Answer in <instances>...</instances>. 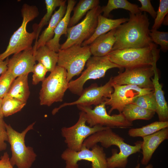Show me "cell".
<instances>
[{
    "label": "cell",
    "instance_id": "cell-42",
    "mask_svg": "<svg viewBox=\"0 0 168 168\" xmlns=\"http://www.w3.org/2000/svg\"></svg>",
    "mask_w": 168,
    "mask_h": 168
},
{
    "label": "cell",
    "instance_id": "cell-6",
    "mask_svg": "<svg viewBox=\"0 0 168 168\" xmlns=\"http://www.w3.org/2000/svg\"><path fill=\"white\" fill-rule=\"evenodd\" d=\"M57 66L65 69L67 81L69 82L73 77L78 76L84 69L86 62L91 55L89 45H75L58 52Z\"/></svg>",
    "mask_w": 168,
    "mask_h": 168
},
{
    "label": "cell",
    "instance_id": "cell-14",
    "mask_svg": "<svg viewBox=\"0 0 168 168\" xmlns=\"http://www.w3.org/2000/svg\"><path fill=\"white\" fill-rule=\"evenodd\" d=\"M154 74L152 65H145L125 69L113 77L114 83L119 85H132L143 89L153 90L151 80Z\"/></svg>",
    "mask_w": 168,
    "mask_h": 168
},
{
    "label": "cell",
    "instance_id": "cell-41",
    "mask_svg": "<svg viewBox=\"0 0 168 168\" xmlns=\"http://www.w3.org/2000/svg\"><path fill=\"white\" fill-rule=\"evenodd\" d=\"M168 14L165 17L163 22L162 24L165 26L168 25Z\"/></svg>",
    "mask_w": 168,
    "mask_h": 168
},
{
    "label": "cell",
    "instance_id": "cell-31",
    "mask_svg": "<svg viewBox=\"0 0 168 168\" xmlns=\"http://www.w3.org/2000/svg\"><path fill=\"white\" fill-rule=\"evenodd\" d=\"M150 36L152 42L159 45L161 49L164 52L168 49V32L160 31L157 30H150Z\"/></svg>",
    "mask_w": 168,
    "mask_h": 168
},
{
    "label": "cell",
    "instance_id": "cell-35",
    "mask_svg": "<svg viewBox=\"0 0 168 168\" xmlns=\"http://www.w3.org/2000/svg\"><path fill=\"white\" fill-rule=\"evenodd\" d=\"M6 124L3 119H0V152L6 149L7 145L6 142H8Z\"/></svg>",
    "mask_w": 168,
    "mask_h": 168
},
{
    "label": "cell",
    "instance_id": "cell-15",
    "mask_svg": "<svg viewBox=\"0 0 168 168\" xmlns=\"http://www.w3.org/2000/svg\"><path fill=\"white\" fill-rule=\"evenodd\" d=\"M35 64L32 48L14 54L9 59L7 70L16 78L32 72Z\"/></svg>",
    "mask_w": 168,
    "mask_h": 168
},
{
    "label": "cell",
    "instance_id": "cell-8",
    "mask_svg": "<svg viewBox=\"0 0 168 168\" xmlns=\"http://www.w3.org/2000/svg\"><path fill=\"white\" fill-rule=\"evenodd\" d=\"M101 7L99 5L89 11L84 19L79 23L69 27L67 30V39L60 45L63 49L75 45H81L93 35L97 27L99 16L102 13Z\"/></svg>",
    "mask_w": 168,
    "mask_h": 168
},
{
    "label": "cell",
    "instance_id": "cell-25",
    "mask_svg": "<svg viewBox=\"0 0 168 168\" xmlns=\"http://www.w3.org/2000/svg\"><path fill=\"white\" fill-rule=\"evenodd\" d=\"M99 0H80L74 7L73 13L70 18L68 27L76 25L90 10L99 5Z\"/></svg>",
    "mask_w": 168,
    "mask_h": 168
},
{
    "label": "cell",
    "instance_id": "cell-4",
    "mask_svg": "<svg viewBox=\"0 0 168 168\" xmlns=\"http://www.w3.org/2000/svg\"><path fill=\"white\" fill-rule=\"evenodd\" d=\"M35 122L29 125L21 132L14 130L10 124H6L8 142L11 146L12 156L10 158L11 165L17 168H30L35 160L36 154L33 148L26 146L25 137L27 132L33 129Z\"/></svg>",
    "mask_w": 168,
    "mask_h": 168
},
{
    "label": "cell",
    "instance_id": "cell-36",
    "mask_svg": "<svg viewBox=\"0 0 168 168\" xmlns=\"http://www.w3.org/2000/svg\"><path fill=\"white\" fill-rule=\"evenodd\" d=\"M141 6L138 7L140 12H148L154 19H155L156 15V12L152 6L150 0H138Z\"/></svg>",
    "mask_w": 168,
    "mask_h": 168
},
{
    "label": "cell",
    "instance_id": "cell-17",
    "mask_svg": "<svg viewBox=\"0 0 168 168\" xmlns=\"http://www.w3.org/2000/svg\"><path fill=\"white\" fill-rule=\"evenodd\" d=\"M157 60L154 61L152 66L154 71L153 77L151 79L153 87V93L156 103V111L160 121H168V105L166 100L162 86L159 82V76L156 67Z\"/></svg>",
    "mask_w": 168,
    "mask_h": 168
},
{
    "label": "cell",
    "instance_id": "cell-38",
    "mask_svg": "<svg viewBox=\"0 0 168 168\" xmlns=\"http://www.w3.org/2000/svg\"><path fill=\"white\" fill-rule=\"evenodd\" d=\"M9 59L8 57L5 60H0V76L7 70Z\"/></svg>",
    "mask_w": 168,
    "mask_h": 168
},
{
    "label": "cell",
    "instance_id": "cell-32",
    "mask_svg": "<svg viewBox=\"0 0 168 168\" xmlns=\"http://www.w3.org/2000/svg\"><path fill=\"white\" fill-rule=\"evenodd\" d=\"M168 13V0H160L156 15L151 30H157L161 27L165 16Z\"/></svg>",
    "mask_w": 168,
    "mask_h": 168
},
{
    "label": "cell",
    "instance_id": "cell-28",
    "mask_svg": "<svg viewBox=\"0 0 168 168\" xmlns=\"http://www.w3.org/2000/svg\"><path fill=\"white\" fill-rule=\"evenodd\" d=\"M168 127V121H155L142 127L129 130L128 134L132 137L142 138L154 133Z\"/></svg>",
    "mask_w": 168,
    "mask_h": 168
},
{
    "label": "cell",
    "instance_id": "cell-21",
    "mask_svg": "<svg viewBox=\"0 0 168 168\" xmlns=\"http://www.w3.org/2000/svg\"><path fill=\"white\" fill-rule=\"evenodd\" d=\"M128 20V18H122L114 19L108 18L101 14L98 17L97 25L93 34L89 39L84 41L81 45H89L98 36L113 29H116Z\"/></svg>",
    "mask_w": 168,
    "mask_h": 168
},
{
    "label": "cell",
    "instance_id": "cell-7",
    "mask_svg": "<svg viewBox=\"0 0 168 168\" xmlns=\"http://www.w3.org/2000/svg\"><path fill=\"white\" fill-rule=\"evenodd\" d=\"M85 65L86 68L80 76L68 83V89L72 93L79 96L84 89V85L88 80L103 77L109 69L114 68L121 69L118 65L112 62L107 56H93L88 59Z\"/></svg>",
    "mask_w": 168,
    "mask_h": 168
},
{
    "label": "cell",
    "instance_id": "cell-34",
    "mask_svg": "<svg viewBox=\"0 0 168 168\" xmlns=\"http://www.w3.org/2000/svg\"><path fill=\"white\" fill-rule=\"evenodd\" d=\"M48 72L45 67L42 64L38 63L35 64L33 68L32 72V83L36 85L40 82H42L45 79V75Z\"/></svg>",
    "mask_w": 168,
    "mask_h": 168
},
{
    "label": "cell",
    "instance_id": "cell-1",
    "mask_svg": "<svg viewBox=\"0 0 168 168\" xmlns=\"http://www.w3.org/2000/svg\"><path fill=\"white\" fill-rule=\"evenodd\" d=\"M149 25L146 12L130 13L128 20L116 28L112 51L142 48L152 45L154 43L150 36Z\"/></svg>",
    "mask_w": 168,
    "mask_h": 168
},
{
    "label": "cell",
    "instance_id": "cell-11",
    "mask_svg": "<svg viewBox=\"0 0 168 168\" xmlns=\"http://www.w3.org/2000/svg\"><path fill=\"white\" fill-rule=\"evenodd\" d=\"M91 148L83 145L79 151L67 148L61 155L65 161L64 168H79L77 162L82 160L91 162V168H107V158L103 147L96 144Z\"/></svg>",
    "mask_w": 168,
    "mask_h": 168
},
{
    "label": "cell",
    "instance_id": "cell-29",
    "mask_svg": "<svg viewBox=\"0 0 168 168\" xmlns=\"http://www.w3.org/2000/svg\"><path fill=\"white\" fill-rule=\"evenodd\" d=\"M26 103L17 99L5 96L2 99V110L5 117L12 115L20 111Z\"/></svg>",
    "mask_w": 168,
    "mask_h": 168
},
{
    "label": "cell",
    "instance_id": "cell-39",
    "mask_svg": "<svg viewBox=\"0 0 168 168\" xmlns=\"http://www.w3.org/2000/svg\"><path fill=\"white\" fill-rule=\"evenodd\" d=\"M140 163H138L136 166L135 168H140ZM144 168H154L153 165L152 164H149Z\"/></svg>",
    "mask_w": 168,
    "mask_h": 168
},
{
    "label": "cell",
    "instance_id": "cell-9",
    "mask_svg": "<svg viewBox=\"0 0 168 168\" xmlns=\"http://www.w3.org/2000/svg\"><path fill=\"white\" fill-rule=\"evenodd\" d=\"M86 121L85 113L81 111L78 120L75 124L61 128V135L65 139L68 148L75 151H80L84 141L88 137L97 132L110 128L98 125L90 127L86 124Z\"/></svg>",
    "mask_w": 168,
    "mask_h": 168
},
{
    "label": "cell",
    "instance_id": "cell-26",
    "mask_svg": "<svg viewBox=\"0 0 168 168\" xmlns=\"http://www.w3.org/2000/svg\"><path fill=\"white\" fill-rule=\"evenodd\" d=\"M138 6L132 3L127 0H109L106 6L101 7L103 16L108 18L111 11L113 10L123 9L130 12L133 14H137L140 12Z\"/></svg>",
    "mask_w": 168,
    "mask_h": 168
},
{
    "label": "cell",
    "instance_id": "cell-2",
    "mask_svg": "<svg viewBox=\"0 0 168 168\" xmlns=\"http://www.w3.org/2000/svg\"><path fill=\"white\" fill-rule=\"evenodd\" d=\"M22 21L21 26L11 36L6 50L0 54V60H4L12 54L32 49L33 40L36 39V34L33 31L31 33L26 30L28 23L37 17L39 14L35 6L24 4L21 9Z\"/></svg>",
    "mask_w": 168,
    "mask_h": 168
},
{
    "label": "cell",
    "instance_id": "cell-18",
    "mask_svg": "<svg viewBox=\"0 0 168 168\" xmlns=\"http://www.w3.org/2000/svg\"><path fill=\"white\" fill-rule=\"evenodd\" d=\"M66 13L57 24L54 31L53 38L46 44L50 49L58 53L60 49L59 40L63 35L67 34V30L71 18L70 15L76 3L74 0H68Z\"/></svg>",
    "mask_w": 168,
    "mask_h": 168
},
{
    "label": "cell",
    "instance_id": "cell-5",
    "mask_svg": "<svg viewBox=\"0 0 168 168\" xmlns=\"http://www.w3.org/2000/svg\"><path fill=\"white\" fill-rule=\"evenodd\" d=\"M67 73L63 68L57 65L54 71L42 82L39 93L41 105L50 106L55 102H61L68 89Z\"/></svg>",
    "mask_w": 168,
    "mask_h": 168
},
{
    "label": "cell",
    "instance_id": "cell-13",
    "mask_svg": "<svg viewBox=\"0 0 168 168\" xmlns=\"http://www.w3.org/2000/svg\"><path fill=\"white\" fill-rule=\"evenodd\" d=\"M113 77H111L105 85L98 86L94 83L88 87L84 89L79 98L76 100L70 103H65L59 107L55 109L52 112L55 114L62 108L68 106L76 105L85 106H91L99 105L104 102L109 98L114 89L112 86Z\"/></svg>",
    "mask_w": 168,
    "mask_h": 168
},
{
    "label": "cell",
    "instance_id": "cell-16",
    "mask_svg": "<svg viewBox=\"0 0 168 168\" xmlns=\"http://www.w3.org/2000/svg\"><path fill=\"white\" fill-rule=\"evenodd\" d=\"M143 141L141 145L142 158L141 164H148L152 155L160 144L168 139V128H166L150 135L142 138Z\"/></svg>",
    "mask_w": 168,
    "mask_h": 168
},
{
    "label": "cell",
    "instance_id": "cell-33",
    "mask_svg": "<svg viewBox=\"0 0 168 168\" xmlns=\"http://www.w3.org/2000/svg\"><path fill=\"white\" fill-rule=\"evenodd\" d=\"M16 78L7 70L0 76V98H3L7 93Z\"/></svg>",
    "mask_w": 168,
    "mask_h": 168
},
{
    "label": "cell",
    "instance_id": "cell-23",
    "mask_svg": "<svg viewBox=\"0 0 168 168\" xmlns=\"http://www.w3.org/2000/svg\"><path fill=\"white\" fill-rule=\"evenodd\" d=\"M28 75H25L16 78L5 96L14 98L26 103L30 94Z\"/></svg>",
    "mask_w": 168,
    "mask_h": 168
},
{
    "label": "cell",
    "instance_id": "cell-12",
    "mask_svg": "<svg viewBox=\"0 0 168 168\" xmlns=\"http://www.w3.org/2000/svg\"><path fill=\"white\" fill-rule=\"evenodd\" d=\"M112 86L113 91L104 102L105 105L111 107L108 113L110 114L114 110L121 113L126 105L133 103L138 97L153 92V90L141 88L132 85H119L113 82Z\"/></svg>",
    "mask_w": 168,
    "mask_h": 168
},
{
    "label": "cell",
    "instance_id": "cell-40",
    "mask_svg": "<svg viewBox=\"0 0 168 168\" xmlns=\"http://www.w3.org/2000/svg\"><path fill=\"white\" fill-rule=\"evenodd\" d=\"M2 99L0 98V119H3L4 116L2 110Z\"/></svg>",
    "mask_w": 168,
    "mask_h": 168
},
{
    "label": "cell",
    "instance_id": "cell-24",
    "mask_svg": "<svg viewBox=\"0 0 168 168\" xmlns=\"http://www.w3.org/2000/svg\"><path fill=\"white\" fill-rule=\"evenodd\" d=\"M121 113L128 120L132 122L138 119L150 120L154 116L155 112L131 103L124 107Z\"/></svg>",
    "mask_w": 168,
    "mask_h": 168
},
{
    "label": "cell",
    "instance_id": "cell-37",
    "mask_svg": "<svg viewBox=\"0 0 168 168\" xmlns=\"http://www.w3.org/2000/svg\"><path fill=\"white\" fill-rule=\"evenodd\" d=\"M9 155L7 152H5L0 158V168H13L10 161Z\"/></svg>",
    "mask_w": 168,
    "mask_h": 168
},
{
    "label": "cell",
    "instance_id": "cell-10",
    "mask_svg": "<svg viewBox=\"0 0 168 168\" xmlns=\"http://www.w3.org/2000/svg\"><path fill=\"white\" fill-rule=\"evenodd\" d=\"M104 102L93 109L91 106L77 105L79 110L85 113L86 123L90 127L98 125L110 128H127L133 126L132 122L128 120L122 113L113 115L108 114Z\"/></svg>",
    "mask_w": 168,
    "mask_h": 168
},
{
    "label": "cell",
    "instance_id": "cell-3",
    "mask_svg": "<svg viewBox=\"0 0 168 168\" xmlns=\"http://www.w3.org/2000/svg\"><path fill=\"white\" fill-rule=\"evenodd\" d=\"M154 43L140 48H130L112 51L107 56L112 63L121 69L152 65L159 58L160 49Z\"/></svg>",
    "mask_w": 168,
    "mask_h": 168
},
{
    "label": "cell",
    "instance_id": "cell-20",
    "mask_svg": "<svg viewBox=\"0 0 168 168\" xmlns=\"http://www.w3.org/2000/svg\"><path fill=\"white\" fill-rule=\"evenodd\" d=\"M66 10L65 4L60 6L59 9L55 11L49 22L48 26L39 36L37 42L35 43L33 48V51L39 47L45 45L48 41L54 37L55 29L59 21L64 16Z\"/></svg>",
    "mask_w": 168,
    "mask_h": 168
},
{
    "label": "cell",
    "instance_id": "cell-22",
    "mask_svg": "<svg viewBox=\"0 0 168 168\" xmlns=\"http://www.w3.org/2000/svg\"><path fill=\"white\" fill-rule=\"evenodd\" d=\"M33 52L35 61L43 65L48 72H52L57 66L58 54L46 45L39 47Z\"/></svg>",
    "mask_w": 168,
    "mask_h": 168
},
{
    "label": "cell",
    "instance_id": "cell-30",
    "mask_svg": "<svg viewBox=\"0 0 168 168\" xmlns=\"http://www.w3.org/2000/svg\"><path fill=\"white\" fill-rule=\"evenodd\" d=\"M133 103L142 108L156 113V103L153 92L138 97Z\"/></svg>",
    "mask_w": 168,
    "mask_h": 168
},
{
    "label": "cell",
    "instance_id": "cell-19",
    "mask_svg": "<svg viewBox=\"0 0 168 168\" xmlns=\"http://www.w3.org/2000/svg\"><path fill=\"white\" fill-rule=\"evenodd\" d=\"M116 29L96 38L89 45L91 54L93 56H107L112 51L115 42V33Z\"/></svg>",
    "mask_w": 168,
    "mask_h": 168
},
{
    "label": "cell",
    "instance_id": "cell-27",
    "mask_svg": "<svg viewBox=\"0 0 168 168\" xmlns=\"http://www.w3.org/2000/svg\"><path fill=\"white\" fill-rule=\"evenodd\" d=\"M66 0H45L46 12L41 20L39 24L33 25V31L36 34V39L35 43H36L39 37V35L42 28L49 22L53 13L55 8L58 7L65 4Z\"/></svg>",
    "mask_w": 168,
    "mask_h": 168
}]
</instances>
